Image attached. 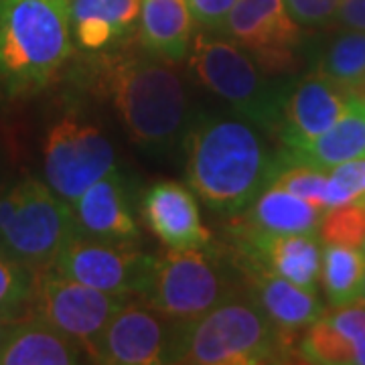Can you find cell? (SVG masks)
Segmentation results:
<instances>
[{
  "label": "cell",
  "instance_id": "484cf974",
  "mask_svg": "<svg viewBox=\"0 0 365 365\" xmlns=\"http://www.w3.org/2000/svg\"><path fill=\"white\" fill-rule=\"evenodd\" d=\"M319 237L323 244H337L349 248H364L365 242V205L345 203L327 209L319 223Z\"/></svg>",
  "mask_w": 365,
  "mask_h": 365
},
{
  "label": "cell",
  "instance_id": "4dcf8cb0",
  "mask_svg": "<svg viewBox=\"0 0 365 365\" xmlns=\"http://www.w3.org/2000/svg\"><path fill=\"white\" fill-rule=\"evenodd\" d=\"M191 14L199 25L222 31L237 0H187Z\"/></svg>",
  "mask_w": 365,
  "mask_h": 365
},
{
  "label": "cell",
  "instance_id": "1f68e13d",
  "mask_svg": "<svg viewBox=\"0 0 365 365\" xmlns=\"http://www.w3.org/2000/svg\"><path fill=\"white\" fill-rule=\"evenodd\" d=\"M335 25L345 31H361L365 33V0H341Z\"/></svg>",
  "mask_w": 365,
  "mask_h": 365
},
{
  "label": "cell",
  "instance_id": "836d02e7",
  "mask_svg": "<svg viewBox=\"0 0 365 365\" xmlns=\"http://www.w3.org/2000/svg\"><path fill=\"white\" fill-rule=\"evenodd\" d=\"M361 300L365 302V280H364V290H361Z\"/></svg>",
  "mask_w": 365,
  "mask_h": 365
},
{
  "label": "cell",
  "instance_id": "e575fe53",
  "mask_svg": "<svg viewBox=\"0 0 365 365\" xmlns=\"http://www.w3.org/2000/svg\"><path fill=\"white\" fill-rule=\"evenodd\" d=\"M364 252H365V242H364Z\"/></svg>",
  "mask_w": 365,
  "mask_h": 365
},
{
  "label": "cell",
  "instance_id": "83f0119b",
  "mask_svg": "<svg viewBox=\"0 0 365 365\" xmlns=\"http://www.w3.org/2000/svg\"><path fill=\"white\" fill-rule=\"evenodd\" d=\"M140 13V0H69V21L100 19L124 37Z\"/></svg>",
  "mask_w": 365,
  "mask_h": 365
},
{
  "label": "cell",
  "instance_id": "ffe728a7",
  "mask_svg": "<svg viewBox=\"0 0 365 365\" xmlns=\"http://www.w3.org/2000/svg\"><path fill=\"white\" fill-rule=\"evenodd\" d=\"M278 158L280 169L288 165H307L321 170L365 158V98H349L343 116L329 130L299 148H282Z\"/></svg>",
  "mask_w": 365,
  "mask_h": 365
},
{
  "label": "cell",
  "instance_id": "52a82bcc",
  "mask_svg": "<svg viewBox=\"0 0 365 365\" xmlns=\"http://www.w3.org/2000/svg\"><path fill=\"white\" fill-rule=\"evenodd\" d=\"M207 248L169 250L155 262L143 300L170 323L181 325L237 294L240 268Z\"/></svg>",
  "mask_w": 365,
  "mask_h": 365
},
{
  "label": "cell",
  "instance_id": "44dd1931",
  "mask_svg": "<svg viewBox=\"0 0 365 365\" xmlns=\"http://www.w3.org/2000/svg\"><path fill=\"white\" fill-rule=\"evenodd\" d=\"M83 357L78 341L35 317L21 319L0 347V365H71Z\"/></svg>",
  "mask_w": 365,
  "mask_h": 365
},
{
  "label": "cell",
  "instance_id": "d6986e66",
  "mask_svg": "<svg viewBox=\"0 0 365 365\" xmlns=\"http://www.w3.org/2000/svg\"><path fill=\"white\" fill-rule=\"evenodd\" d=\"M79 232L100 240H136L138 225L134 222L126 182L120 170H110L100 181L71 203Z\"/></svg>",
  "mask_w": 365,
  "mask_h": 365
},
{
  "label": "cell",
  "instance_id": "f1b7e54d",
  "mask_svg": "<svg viewBox=\"0 0 365 365\" xmlns=\"http://www.w3.org/2000/svg\"><path fill=\"white\" fill-rule=\"evenodd\" d=\"M345 203L365 205V158L349 160L329 170V209Z\"/></svg>",
  "mask_w": 365,
  "mask_h": 365
},
{
  "label": "cell",
  "instance_id": "d4e9b609",
  "mask_svg": "<svg viewBox=\"0 0 365 365\" xmlns=\"http://www.w3.org/2000/svg\"><path fill=\"white\" fill-rule=\"evenodd\" d=\"M33 287L35 272L0 250V314L13 319L31 317Z\"/></svg>",
  "mask_w": 365,
  "mask_h": 365
},
{
  "label": "cell",
  "instance_id": "5b68a950",
  "mask_svg": "<svg viewBox=\"0 0 365 365\" xmlns=\"http://www.w3.org/2000/svg\"><path fill=\"white\" fill-rule=\"evenodd\" d=\"M189 71L237 116L276 132L290 83L264 71L235 41L197 35L189 53Z\"/></svg>",
  "mask_w": 365,
  "mask_h": 365
},
{
  "label": "cell",
  "instance_id": "f546056e",
  "mask_svg": "<svg viewBox=\"0 0 365 365\" xmlns=\"http://www.w3.org/2000/svg\"><path fill=\"white\" fill-rule=\"evenodd\" d=\"M284 4L297 25L321 29L335 23L341 0H284Z\"/></svg>",
  "mask_w": 365,
  "mask_h": 365
},
{
  "label": "cell",
  "instance_id": "7c38bea8",
  "mask_svg": "<svg viewBox=\"0 0 365 365\" xmlns=\"http://www.w3.org/2000/svg\"><path fill=\"white\" fill-rule=\"evenodd\" d=\"M175 325L144 300L132 297L98 337L91 361L110 365L169 364Z\"/></svg>",
  "mask_w": 365,
  "mask_h": 365
},
{
  "label": "cell",
  "instance_id": "603a6c76",
  "mask_svg": "<svg viewBox=\"0 0 365 365\" xmlns=\"http://www.w3.org/2000/svg\"><path fill=\"white\" fill-rule=\"evenodd\" d=\"M365 280V252L349 246L325 244L321 264V284L331 307L361 300Z\"/></svg>",
  "mask_w": 365,
  "mask_h": 365
},
{
  "label": "cell",
  "instance_id": "7a4b0ae2",
  "mask_svg": "<svg viewBox=\"0 0 365 365\" xmlns=\"http://www.w3.org/2000/svg\"><path fill=\"white\" fill-rule=\"evenodd\" d=\"M173 66L144 51L108 57L102 73L104 90L130 140L157 157L182 144L193 122L185 79Z\"/></svg>",
  "mask_w": 365,
  "mask_h": 365
},
{
  "label": "cell",
  "instance_id": "5bb4252c",
  "mask_svg": "<svg viewBox=\"0 0 365 365\" xmlns=\"http://www.w3.org/2000/svg\"><path fill=\"white\" fill-rule=\"evenodd\" d=\"M323 213L313 203L270 185L235 215L232 223L235 246H252L274 235L319 234Z\"/></svg>",
  "mask_w": 365,
  "mask_h": 365
},
{
  "label": "cell",
  "instance_id": "8fae6325",
  "mask_svg": "<svg viewBox=\"0 0 365 365\" xmlns=\"http://www.w3.org/2000/svg\"><path fill=\"white\" fill-rule=\"evenodd\" d=\"M223 31L268 73H288L300 45V26L284 0H237Z\"/></svg>",
  "mask_w": 365,
  "mask_h": 365
},
{
  "label": "cell",
  "instance_id": "277c9868",
  "mask_svg": "<svg viewBox=\"0 0 365 365\" xmlns=\"http://www.w3.org/2000/svg\"><path fill=\"white\" fill-rule=\"evenodd\" d=\"M292 343L248 297H235L189 323L175 325L169 364H276L292 353Z\"/></svg>",
  "mask_w": 365,
  "mask_h": 365
},
{
  "label": "cell",
  "instance_id": "d6a6232c",
  "mask_svg": "<svg viewBox=\"0 0 365 365\" xmlns=\"http://www.w3.org/2000/svg\"><path fill=\"white\" fill-rule=\"evenodd\" d=\"M21 319H13V317H4L0 314V347L4 345V341L9 339V335L13 333V329L16 327Z\"/></svg>",
  "mask_w": 365,
  "mask_h": 365
},
{
  "label": "cell",
  "instance_id": "ac0fdd59",
  "mask_svg": "<svg viewBox=\"0 0 365 365\" xmlns=\"http://www.w3.org/2000/svg\"><path fill=\"white\" fill-rule=\"evenodd\" d=\"M242 276L248 288L246 297L287 339L294 341L299 331L313 325L323 314L317 290L299 287L287 278L264 270H246Z\"/></svg>",
  "mask_w": 365,
  "mask_h": 365
},
{
  "label": "cell",
  "instance_id": "8992f818",
  "mask_svg": "<svg viewBox=\"0 0 365 365\" xmlns=\"http://www.w3.org/2000/svg\"><path fill=\"white\" fill-rule=\"evenodd\" d=\"M79 234L71 203L47 182L26 177L0 193V250L33 272Z\"/></svg>",
  "mask_w": 365,
  "mask_h": 365
},
{
  "label": "cell",
  "instance_id": "4fadbf2b",
  "mask_svg": "<svg viewBox=\"0 0 365 365\" xmlns=\"http://www.w3.org/2000/svg\"><path fill=\"white\" fill-rule=\"evenodd\" d=\"M349 93L333 79L314 71L302 78L297 86H290L287 102L278 122V136L282 146L299 148L327 132L345 112Z\"/></svg>",
  "mask_w": 365,
  "mask_h": 365
},
{
  "label": "cell",
  "instance_id": "7402d4cb",
  "mask_svg": "<svg viewBox=\"0 0 365 365\" xmlns=\"http://www.w3.org/2000/svg\"><path fill=\"white\" fill-rule=\"evenodd\" d=\"M193 14L187 0H143V49L165 61L179 63L191 49Z\"/></svg>",
  "mask_w": 365,
  "mask_h": 365
},
{
  "label": "cell",
  "instance_id": "6da1fadb",
  "mask_svg": "<svg viewBox=\"0 0 365 365\" xmlns=\"http://www.w3.org/2000/svg\"><path fill=\"white\" fill-rule=\"evenodd\" d=\"M182 150L189 187L207 207L225 215L242 213L280 170L278 155L244 118H193Z\"/></svg>",
  "mask_w": 365,
  "mask_h": 365
},
{
  "label": "cell",
  "instance_id": "cb8c5ba5",
  "mask_svg": "<svg viewBox=\"0 0 365 365\" xmlns=\"http://www.w3.org/2000/svg\"><path fill=\"white\" fill-rule=\"evenodd\" d=\"M317 71L333 79L351 98H365V33L341 29L325 47Z\"/></svg>",
  "mask_w": 365,
  "mask_h": 365
},
{
  "label": "cell",
  "instance_id": "ba28073f",
  "mask_svg": "<svg viewBox=\"0 0 365 365\" xmlns=\"http://www.w3.org/2000/svg\"><path fill=\"white\" fill-rule=\"evenodd\" d=\"M130 299L128 294L86 287L45 266L35 270L31 317L78 341L90 357L106 325Z\"/></svg>",
  "mask_w": 365,
  "mask_h": 365
},
{
  "label": "cell",
  "instance_id": "e0dca14e",
  "mask_svg": "<svg viewBox=\"0 0 365 365\" xmlns=\"http://www.w3.org/2000/svg\"><path fill=\"white\" fill-rule=\"evenodd\" d=\"M299 353L309 364L365 365V302L323 311L304 329Z\"/></svg>",
  "mask_w": 365,
  "mask_h": 365
},
{
  "label": "cell",
  "instance_id": "2e32d148",
  "mask_svg": "<svg viewBox=\"0 0 365 365\" xmlns=\"http://www.w3.org/2000/svg\"><path fill=\"white\" fill-rule=\"evenodd\" d=\"M234 262L240 272L264 270L299 287L317 290L323 248L319 244V234L274 235L252 246H235Z\"/></svg>",
  "mask_w": 365,
  "mask_h": 365
},
{
  "label": "cell",
  "instance_id": "30bf717a",
  "mask_svg": "<svg viewBox=\"0 0 365 365\" xmlns=\"http://www.w3.org/2000/svg\"><path fill=\"white\" fill-rule=\"evenodd\" d=\"M155 262L134 240H100L79 234L49 266L86 287L143 299Z\"/></svg>",
  "mask_w": 365,
  "mask_h": 365
},
{
  "label": "cell",
  "instance_id": "4316f807",
  "mask_svg": "<svg viewBox=\"0 0 365 365\" xmlns=\"http://www.w3.org/2000/svg\"><path fill=\"white\" fill-rule=\"evenodd\" d=\"M270 185L280 187L323 211L329 209V170L314 169L307 165H288L274 175Z\"/></svg>",
  "mask_w": 365,
  "mask_h": 365
},
{
  "label": "cell",
  "instance_id": "9c48e42d",
  "mask_svg": "<svg viewBox=\"0 0 365 365\" xmlns=\"http://www.w3.org/2000/svg\"><path fill=\"white\" fill-rule=\"evenodd\" d=\"M45 182L73 203L86 189L116 169V153L102 128L78 116L55 122L43 146Z\"/></svg>",
  "mask_w": 365,
  "mask_h": 365
},
{
  "label": "cell",
  "instance_id": "9a60e30c",
  "mask_svg": "<svg viewBox=\"0 0 365 365\" xmlns=\"http://www.w3.org/2000/svg\"><path fill=\"white\" fill-rule=\"evenodd\" d=\"M143 217L148 230L169 250L207 248L211 242L195 195L181 182L153 185L144 193Z\"/></svg>",
  "mask_w": 365,
  "mask_h": 365
},
{
  "label": "cell",
  "instance_id": "3957f363",
  "mask_svg": "<svg viewBox=\"0 0 365 365\" xmlns=\"http://www.w3.org/2000/svg\"><path fill=\"white\" fill-rule=\"evenodd\" d=\"M73 53L69 0H0V96L43 90Z\"/></svg>",
  "mask_w": 365,
  "mask_h": 365
}]
</instances>
